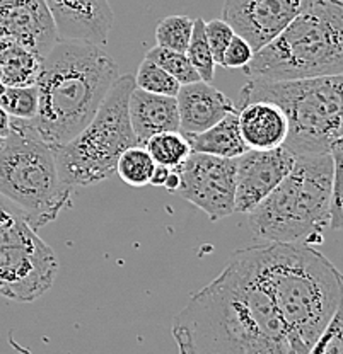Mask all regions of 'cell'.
<instances>
[{"mask_svg": "<svg viewBox=\"0 0 343 354\" xmlns=\"http://www.w3.org/2000/svg\"><path fill=\"white\" fill-rule=\"evenodd\" d=\"M176 102L179 113V131L184 136L209 130L227 114L238 111L224 92L204 80L179 87Z\"/></svg>", "mask_w": 343, "mask_h": 354, "instance_id": "5bb4252c", "label": "cell"}, {"mask_svg": "<svg viewBox=\"0 0 343 354\" xmlns=\"http://www.w3.org/2000/svg\"><path fill=\"white\" fill-rule=\"evenodd\" d=\"M306 354H343V304Z\"/></svg>", "mask_w": 343, "mask_h": 354, "instance_id": "4316f807", "label": "cell"}, {"mask_svg": "<svg viewBox=\"0 0 343 354\" xmlns=\"http://www.w3.org/2000/svg\"><path fill=\"white\" fill-rule=\"evenodd\" d=\"M239 131L249 150L283 147L289 135L285 113L272 101H252L238 111Z\"/></svg>", "mask_w": 343, "mask_h": 354, "instance_id": "9a60e30c", "label": "cell"}, {"mask_svg": "<svg viewBox=\"0 0 343 354\" xmlns=\"http://www.w3.org/2000/svg\"><path fill=\"white\" fill-rule=\"evenodd\" d=\"M53 17L58 39L108 43L113 28V9L109 0H45Z\"/></svg>", "mask_w": 343, "mask_h": 354, "instance_id": "4fadbf2b", "label": "cell"}, {"mask_svg": "<svg viewBox=\"0 0 343 354\" xmlns=\"http://www.w3.org/2000/svg\"><path fill=\"white\" fill-rule=\"evenodd\" d=\"M333 158L330 199V228L343 230V147L333 145L330 150Z\"/></svg>", "mask_w": 343, "mask_h": 354, "instance_id": "484cf974", "label": "cell"}, {"mask_svg": "<svg viewBox=\"0 0 343 354\" xmlns=\"http://www.w3.org/2000/svg\"><path fill=\"white\" fill-rule=\"evenodd\" d=\"M272 101L285 113V147L294 155L330 153L343 135V73L299 80H249L239 91V104Z\"/></svg>", "mask_w": 343, "mask_h": 354, "instance_id": "8992f818", "label": "cell"}, {"mask_svg": "<svg viewBox=\"0 0 343 354\" xmlns=\"http://www.w3.org/2000/svg\"><path fill=\"white\" fill-rule=\"evenodd\" d=\"M193 32V19L183 14H173L157 22L156 41L157 46L186 53Z\"/></svg>", "mask_w": 343, "mask_h": 354, "instance_id": "7402d4cb", "label": "cell"}, {"mask_svg": "<svg viewBox=\"0 0 343 354\" xmlns=\"http://www.w3.org/2000/svg\"><path fill=\"white\" fill-rule=\"evenodd\" d=\"M0 106L14 120H33L39 109L38 87H6L0 95Z\"/></svg>", "mask_w": 343, "mask_h": 354, "instance_id": "cb8c5ba5", "label": "cell"}, {"mask_svg": "<svg viewBox=\"0 0 343 354\" xmlns=\"http://www.w3.org/2000/svg\"><path fill=\"white\" fill-rule=\"evenodd\" d=\"M178 354H306L308 346L280 315L245 252L173 319Z\"/></svg>", "mask_w": 343, "mask_h": 354, "instance_id": "6da1fadb", "label": "cell"}, {"mask_svg": "<svg viewBox=\"0 0 343 354\" xmlns=\"http://www.w3.org/2000/svg\"><path fill=\"white\" fill-rule=\"evenodd\" d=\"M146 58H149L154 64L159 65L161 68H164L166 72L171 73L182 86L202 80L200 75L197 73V70L193 68V65L188 60L186 55L182 53V51H175L162 46H154L152 50L147 51Z\"/></svg>", "mask_w": 343, "mask_h": 354, "instance_id": "d4e9b609", "label": "cell"}, {"mask_svg": "<svg viewBox=\"0 0 343 354\" xmlns=\"http://www.w3.org/2000/svg\"><path fill=\"white\" fill-rule=\"evenodd\" d=\"M254 50L245 38L236 35L224 51L220 66L224 68H245L253 60Z\"/></svg>", "mask_w": 343, "mask_h": 354, "instance_id": "f1b7e54d", "label": "cell"}, {"mask_svg": "<svg viewBox=\"0 0 343 354\" xmlns=\"http://www.w3.org/2000/svg\"><path fill=\"white\" fill-rule=\"evenodd\" d=\"M143 147L149 150L156 164L168 165V167H178L191 153L188 138L182 131L157 133L150 136Z\"/></svg>", "mask_w": 343, "mask_h": 354, "instance_id": "ffe728a7", "label": "cell"}, {"mask_svg": "<svg viewBox=\"0 0 343 354\" xmlns=\"http://www.w3.org/2000/svg\"><path fill=\"white\" fill-rule=\"evenodd\" d=\"M58 261L16 205L0 196V295L31 304L53 286Z\"/></svg>", "mask_w": 343, "mask_h": 354, "instance_id": "9c48e42d", "label": "cell"}, {"mask_svg": "<svg viewBox=\"0 0 343 354\" xmlns=\"http://www.w3.org/2000/svg\"><path fill=\"white\" fill-rule=\"evenodd\" d=\"M294 334L311 348L343 304V274L319 250L301 242L241 249Z\"/></svg>", "mask_w": 343, "mask_h": 354, "instance_id": "3957f363", "label": "cell"}, {"mask_svg": "<svg viewBox=\"0 0 343 354\" xmlns=\"http://www.w3.org/2000/svg\"><path fill=\"white\" fill-rule=\"evenodd\" d=\"M31 2H36V0H0V10L16 9V7H23Z\"/></svg>", "mask_w": 343, "mask_h": 354, "instance_id": "d6a6232c", "label": "cell"}, {"mask_svg": "<svg viewBox=\"0 0 343 354\" xmlns=\"http://www.w3.org/2000/svg\"><path fill=\"white\" fill-rule=\"evenodd\" d=\"M190 60V64L193 65V68L197 70V73L200 75V79L204 82L212 84L213 77H216V60H213L212 50H210V44L206 41L205 35V21L204 19H193V32H191L190 44L186 48V53H184Z\"/></svg>", "mask_w": 343, "mask_h": 354, "instance_id": "44dd1931", "label": "cell"}, {"mask_svg": "<svg viewBox=\"0 0 343 354\" xmlns=\"http://www.w3.org/2000/svg\"><path fill=\"white\" fill-rule=\"evenodd\" d=\"M118 77V64L103 46L58 39L43 57L39 109L28 123L53 150L65 145L94 118Z\"/></svg>", "mask_w": 343, "mask_h": 354, "instance_id": "7a4b0ae2", "label": "cell"}, {"mask_svg": "<svg viewBox=\"0 0 343 354\" xmlns=\"http://www.w3.org/2000/svg\"><path fill=\"white\" fill-rule=\"evenodd\" d=\"M191 152L213 155L220 158H239L248 152L238 123V111L210 127L209 130L186 136Z\"/></svg>", "mask_w": 343, "mask_h": 354, "instance_id": "e0dca14e", "label": "cell"}, {"mask_svg": "<svg viewBox=\"0 0 343 354\" xmlns=\"http://www.w3.org/2000/svg\"><path fill=\"white\" fill-rule=\"evenodd\" d=\"M296 155L285 147L248 150L236 158L234 213H246L260 205L292 171Z\"/></svg>", "mask_w": 343, "mask_h": 354, "instance_id": "7c38bea8", "label": "cell"}, {"mask_svg": "<svg viewBox=\"0 0 343 354\" xmlns=\"http://www.w3.org/2000/svg\"><path fill=\"white\" fill-rule=\"evenodd\" d=\"M72 191L62 179L55 150L28 120L10 118V133L0 149V196L16 205L38 230L67 208Z\"/></svg>", "mask_w": 343, "mask_h": 354, "instance_id": "52a82bcc", "label": "cell"}, {"mask_svg": "<svg viewBox=\"0 0 343 354\" xmlns=\"http://www.w3.org/2000/svg\"><path fill=\"white\" fill-rule=\"evenodd\" d=\"M10 133V116L6 113V109L0 106V136L7 138Z\"/></svg>", "mask_w": 343, "mask_h": 354, "instance_id": "1f68e13d", "label": "cell"}, {"mask_svg": "<svg viewBox=\"0 0 343 354\" xmlns=\"http://www.w3.org/2000/svg\"><path fill=\"white\" fill-rule=\"evenodd\" d=\"M135 86L146 92H152V94L176 97L182 84L171 73H168L159 65L154 64L152 60L143 58L142 64L139 65L137 75H135Z\"/></svg>", "mask_w": 343, "mask_h": 354, "instance_id": "603a6c76", "label": "cell"}, {"mask_svg": "<svg viewBox=\"0 0 343 354\" xmlns=\"http://www.w3.org/2000/svg\"><path fill=\"white\" fill-rule=\"evenodd\" d=\"M179 186H182V176H179V172H178V169L176 167H173L171 169V174H169V177H168V180H166L164 183V189L168 191V193H178V189H179Z\"/></svg>", "mask_w": 343, "mask_h": 354, "instance_id": "4dcf8cb0", "label": "cell"}, {"mask_svg": "<svg viewBox=\"0 0 343 354\" xmlns=\"http://www.w3.org/2000/svg\"><path fill=\"white\" fill-rule=\"evenodd\" d=\"M176 169L182 176L176 194L202 209L212 221L234 213L236 158L191 152Z\"/></svg>", "mask_w": 343, "mask_h": 354, "instance_id": "30bf717a", "label": "cell"}, {"mask_svg": "<svg viewBox=\"0 0 343 354\" xmlns=\"http://www.w3.org/2000/svg\"><path fill=\"white\" fill-rule=\"evenodd\" d=\"M313 0H224L222 19L256 53L272 43Z\"/></svg>", "mask_w": 343, "mask_h": 354, "instance_id": "8fae6325", "label": "cell"}, {"mask_svg": "<svg viewBox=\"0 0 343 354\" xmlns=\"http://www.w3.org/2000/svg\"><path fill=\"white\" fill-rule=\"evenodd\" d=\"M331 153L296 155L292 171L248 213V227L260 242H323L330 227Z\"/></svg>", "mask_w": 343, "mask_h": 354, "instance_id": "5b68a950", "label": "cell"}, {"mask_svg": "<svg viewBox=\"0 0 343 354\" xmlns=\"http://www.w3.org/2000/svg\"><path fill=\"white\" fill-rule=\"evenodd\" d=\"M249 80H299L343 73V0L311 6L243 68Z\"/></svg>", "mask_w": 343, "mask_h": 354, "instance_id": "277c9868", "label": "cell"}, {"mask_svg": "<svg viewBox=\"0 0 343 354\" xmlns=\"http://www.w3.org/2000/svg\"><path fill=\"white\" fill-rule=\"evenodd\" d=\"M6 84H3V82H0V95H2L3 94V92H6Z\"/></svg>", "mask_w": 343, "mask_h": 354, "instance_id": "e575fe53", "label": "cell"}, {"mask_svg": "<svg viewBox=\"0 0 343 354\" xmlns=\"http://www.w3.org/2000/svg\"><path fill=\"white\" fill-rule=\"evenodd\" d=\"M171 169L173 167H168V165L156 164V167H154V171H152V177H150V184L156 187L164 186V183L168 180L169 174H171Z\"/></svg>", "mask_w": 343, "mask_h": 354, "instance_id": "f546056e", "label": "cell"}, {"mask_svg": "<svg viewBox=\"0 0 343 354\" xmlns=\"http://www.w3.org/2000/svg\"><path fill=\"white\" fill-rule=\"evenodd\" d=\"M0 82H2V66H0Z\"/></svg>", "mask_w": 343, "mask_h": 354, "instance_id": "8d00e7d4", "label": "cell"}, {"mask_svg": "<svg viewBox=\"0 0 343 354\" xmlns=\"http://www.w3.org/2000/svg\"><path fill=\"white\" fill-rule=\"evenodd\" d=\"M128 114L140 145L162 131H179V113L176 97L146 92L135 87L128 101Z\"/></svg>", "mask_w": 343, "mask_h": 354, "instance_id": "2e32d148", "label": "cell"}, {"mask_svg": "<svg viewBox=\"0 0 343 354\" xmlns=\"http://www.w3.org/2000/svg\"><path fill=\"white\" fill-rule=\"evenodd\" d=\"M43 58L16 41L0 38L2 82L7 87L36 86Z\"/></svg>", "mask_w": 343, "mask_h": 354, "instance_id": "ac0fdd59", "label": "cell"}, {"mask_svg": "<svg viewBox=\"0 0 343 354\" xmlns=\"http://www.w3.org/2000/svg\"><path fill=\"white\" fill-rule=\"evenodd\" d=\"M3 142H6V138H3V136H0V149H2V145H3Z\"/></svg>", "mask_w": 343, "mask_h": 354, "instance_id": "d590c367", "label": "cell"}, {"mask_svg": "<svg viewBox=\"0 0 343 354\" xmlns=\"http://www.w3.org/2000/svg\"><path fill=\"white\" fill-rule=\"evenodd\" d=\"M205 35L206 41L210 44V50H212L213 60H216L217 65H220L224 51H226L229 43H231L232 38L236 36L234 29H232L231 24L224 19H212L205 22Z\"/></svg>", "mask_w": 343, "mask_h": 354, "instance_id": "83f0119b", "label": "cell"}, {"mask_svg": "<svg viewBox=\"0 0 343 354\" xmlns=\"http://www.w3.org/2000/svg\"><path fill=\"white\" fill-rule=\"evenodd\" d=\"M154 167H156V162L149 150L143 145H135L120 155L116 164V174L128 186L143 187L150 184Z\"/></svg>", "mask_w": 343, "mask_h": 354, "instance_id": "d6986e66", "label": "cell"}, {"mask_svg": "<svg viewBox=\"0 0 343 354\" xmlns=\"http://www.w3.org/2000/svg\"><path fill=\"white\" fill-rule=\"evenodd\" d=\"M333 145H338V147H343V135H342V136H340V138H338V140H337V142H335V143H333ZM333 145H331V147H333Z\"/></svg>", "mask_w": 343, "mask_h": 354, "instance_id": "836d02e7", "label": "cell"}, {"mask_svg": "<svg viewBox=\"0 0 343 354\" xmlns=\"http://www.w3.org/2000/svg\"><path fill=\"white\" fill-rule=\"evenodd\" d=\"M135 87V77H118L87 127L55 149L62 179L72 189L108 180L116 174L120 155L140 145L128 114V101Z\"/></svg>", "mask_w": 343, "mask_h": 354, "instance_id": "ba28073f", "label": "cell"}]
</instances>
